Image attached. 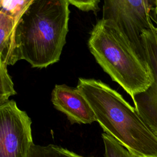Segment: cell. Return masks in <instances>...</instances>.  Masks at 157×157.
Wrapping results in <instances>:
<instances>
[{"label": "cell", "instance_id": "8", "mask_svg": "<svg viewBox=\"0 0 157 157\" xmlns=\"http://www.w3.org/2000/svg\"><path fill=\"white\" fill-rule=\"evenodd\" d=\"M29 157H86L78 155L61 146L49 144L41 146L32 144Z\"/></svg>", "mask_w": 157, "mask_h": 157}, {"label": "cell", "instance_id": "12", "mask_svg": "<svg viewBox=\"0 0 157 157\" xmlns=\"http://www.w3.org/2000/svg\"><path fill=\"white\" fill-rule=\"evenodd\" d=\"M67 1L80 10L88 12L96 10L100 0H67Z\"/></svg>", "mask_w": 157, "mask_h": 157}, {"label": "cell", "instance_id": "3", "mask_svg": "<svg viewBox=\"0 0 157 157\" xmlns=\"http://www.w3.org/2000/svg\"><path fill=\"white\" fill-rule=\"evenodd\" d=\"M88 45L96 62L132 99L153 83V76L148 63L113 27L102 19L93 27Z\"/></svg>", "mask_w": 157, "mask_h": 157}, {"label": "cell", "instance_id": "10", "mask_svg": "<svg viewBox=\"0 0 157 157\" xmlns=\"http://www.w3.org/2000/svg\"><path fill=\"white\" fill-rule=\"evenodd\" d=\"M34 0H0L1 12L12 17L17 22Z\"/></svg>", "mask_w": 157, "mask_h": 157}, {"label": "cell", "instance_id": "1", "mask_svg": "<svg viewBox=\"0 0 157 157\" xmlns=\"http://www.w3.org/2000/svg\"><path fill=\"white\" fill-rule=\"evenodd\" d=\"M76 88L105 133L138 157H157V136L119 93L94 78H80Z\"/></svg>", "mask_w": 157, "mask_h": 157}, {"label": "cell", "instance_id": "9", "mask_svg": "<svg viewBox=\"0 0 157 157\" xmlns=\"http://www.w3.org/2000/svg\"><path fill=\"white\" fill-rule=\"evenodd\" d=\"M102 139L104 145L105 157H138L131 153L109 134L102 133Z\"/></svg>", "mask_w": 157, "mask_h": 157}, {"label": "cell", "instance_id": "5", "mask_svg": "<svg viewBox=\"0 0 157 157\" xmlns=\"http://www.w3.org/2000/svg\"><path fill=\"white\" fill-rule=\"evenodd\" d=\"M32 121L14 100L0 105V157H29Z\"/></svg>", "mask_w": 157, "mask_h": 157}, {"label": "cell", "instance_id": "4", "mask_svg": "<svg viewBox=\"0 0 157 157\" xmlns=\"http://www.w3.org/2000/svg\"><path fill=\"white\" fill-rule=\"evenodd\" d=\"M156 7L157 0H104L101 19L113 27L144 59L141 35L154 26L151 13H155Z\"/></svg>", "mask_w": 157, "mask_h": 157}, {"label": "cell", "instance_id": "11", "mask_svg": "<svg viewBox=\"0 0 157 157\" xmlns=\"http://www.w3.org/2000/svg\"><path fill=\"white\" fill-rule=\"evenodd\" d=\"M7 66L0 61V105L8 101L9 97L17 94L12 80L7 72Z\"/></svg>", "mask_w": 157, "mask_h": 157}, {"label": "cell", "instance_id": "2", "mask_svg": "<svg viewBox=\"0 0 157 157\" xmlns=\"http://www.w3.org/2000/svg\"><path fill=\"white\" fill-rule=\"evenodd\" d=\"M67 0H34L19 18L15 40L19 60L44 68L59 60L69 19Z\"/></svg>", "mask_w": 157, "mask_h": 157}, {"label": "cell", "instance_id": "7", "mask_svg": "<svg viewBox=\"0 0 157 157\" xmlns=\"http://www.w3.org/2000/svg\"><path fill=\"white\" fill-rule=\"evenodd\" d=\"M17 22L9 15L0 11V61L13 65L19 60L15 40Z\"/></svg>", "mask_w": 157, "mask_h": 157}, {"label": "cell", "instance_id": "6", "mask_svg": "<svg viewBox=\"0 0 157 157\" xmlns=\"http://www.w3.org/2000/svg\"><path fill=\"white\" fill-rule=\"evenodd\" d=\"M51 101L54 107L65 114L71 124H91L96 121L92 108L77 88L56 85L52 92Z\"/></svg>", "mask_w": 157, "mask_h": 157}, {"label": "cell", "instance_id": "13", "mask_svg": "<svg viewBox=\"0 0 157 157\" xmlns=\"http://www.w3.org/2000/svg\"><path fill=\"white\" fill-rule=\"evenodd\" d=\"M155 17H156V19H155L156 25V31H157V7H156V9H155Z\"/></svg>", "mask_w": 157, "mask_h": 157}]
</instances>
